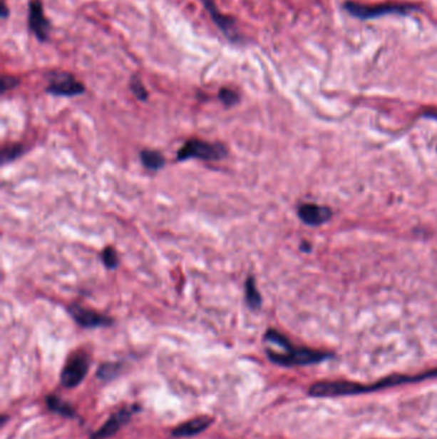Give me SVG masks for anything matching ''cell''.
I'll return each mask as SVG.
<instances>
[{
    "label": "cell",
    "instance_id": "obj_14",
    "mask_svg": "<svg viewBox=\"0 0 437 439\" xmlns=\"http://www.w3.org/2000/svg\"><path fill=\"white\" fill-rule=\"evenodd\" d=\"M140 159H141V163L150 171H158L165 163L163 156L157 151H148V149L141 151Z\"/></svg>",
    "mask_w": 437,
    "mask_h": 439
},
{
    "label": "cell",
    "instance_id": "obj_17",
    "mask_svg": "<svg viewBox=\"0 0 437 439\" xmlns=\"http://www.w3.org/2000/svg\"><path fill=\"white\" fill-rule=\"evenodd\" d=\"M25 153V146L22 144H12L6 146L1 151V163L6 165L9 162H13L14 159L19 158Z\"/></svg>",
    "mask_w": 437,
    "mask_h": 439
},
{
    "label": "cell",
    "instance_id": "obj_21",
    "mask_svg": "<svg viewBox=\"0 0 437 439\" xmlns=\"http://www.w3.org/2000/svg\"><path fill=\"white\" fill-rule=\"evenodd\" d=\"M19 84V80L17 77L4 76L1 79V93H6L8 90L16 88Z\"/></svg>",
    "mask_w": 437,
    "mask_h": 439
},
{
    "label": "cell",
    "instance_id": "obj_15",
    "mask_svg": "<svg viewBox=\"0 0 437 439\" xmlns=\"http://www.w3.org/2000/svg\"><path fill=\"white\" fill-rule=\"evenodd\" d=\"M245 299H247V305L252 310H258L262 306V297L259 292L255 286L253 276H249L245 281Z\"/></svg>",
    "mask_w": 437,
    "mask_h": 439
},
{
    "label": "cell",
    "instance_id": "obj_1",
    "mask_svg": "<svg viewBox=\"0 0 437 439\" xmlns=\"http://www.w3.org/2000/svg\"><path fill=\"white\" fill-rule=\"evenodd\" d=\"M437 376V371H432L428 374H422V375L414 376H393V378H386L381 382L374 383V384H358V383L351 382H318L313 384L309 388V395L312 397H319V398H329V397H345V395H364L374 390H380V389L390 388V387H396L406 383L419 382L427 378Z\"/></svg>",
    "mask_w": 437,
    "mask_h": 439
},
{
    "label": "cell",
    "instance_id": "obj_20",
    "mask_svg": "<svg viewBox=\"0 0 437 439\" xmlns=\"http://www.w3.org/2000/svg\"><path fill=\"white\" fill-rule=\"evenodd\" d=\"M218 98L223 103V106L228 107V109L239 103V94L234 90L228 89V88H223V89L220 90Z\"/></svg>",
    "mask_w": 437,
    "mask_h": 439
},
{
    "label": "cell",
    "instance_id": "obj_16",
    "mask_svg": "<svg viewBox=\"0 0 437 439\" xmlns=\"http://www.w3.org/2000/svg\"><path fill=\"white\" fill-rule=\"evenodd\" d=\"M120 371H122V365L118 363H106L99 366V369L96 371V376L104 380V382H109V380H113L114 378L120 375Z\"/></svg>",
    "mask_w": 437,
    "mask_h": 439
},
{
    "label": "cell",
    "instance_id": "obj_4",
    "mask_svg": "<svg viewBox=\"0 0 437 439\" xmlns=\"http://www.w3.org/2000/svg\"><path fill=\"white\" fill-rule=\"evenodd\" d=\"M346 12L359 19H374L387 14H406L412 12L416 6L412 4H399V3H384L376 6H364L353 1L345 3Z\"/></svg>",
    "mask_w": 437,
    "mask_h": 439
},
{
    "label": "cell",
    "instance_id": "obj_23",
    "mask_svg": "<svg viewBox=\"0 0 437 439\" xmlns=\"http://www.w3.org/2000/svg\"><path fill=\"white\" fill-rule=\"evenodd\" d=\"M6 420H8V418L6 416H1V425H4L6 424Z\"/></svg>",
    "mask_w": 437,
    "mask_h": 439
},
{
    "label": "cell",
    "instance_id": "obj_6",
    "mask_svg": "<svg viewBox=\"0 0 437 439\" xmlns=\"http://www.w3.org/2000/svg\"><path fill=\"white\" fill-rule=\"evenodd\" d=\"M140 410H141L140 405H130L115 411L109 416L108 420L104 423V425L91 434L90 439H108L113 437L120 432V428L125 427L127 423L131 420L133 414L139 413Z\"/></svg>",
    "mask_w": 437,
    "mask_h": 439
},
{
    "label": "cell",
    "instance_id": "obj_7",
    "mask_svg": "<svg viewBox=\"0 0 437 439\" xmlns=\"http://www.w3.org/2000/svg\"><path fill=\"white\" fill-rule=\"evenodd\" d=\"M46 91L53 96H76L83 94L85 86L70 74L57 72L51 74Z\"/></svg>",
    "mask_w": 437,
    "mask_h": 439
},
{
    "label": "cell",
    "instance_id": "obj_11",
    "mask_svg": "<svg viewBox=\"0 0 437 439\" xmlns=\"http://www.w3.org/2000/svg\"><path fill=\"white\" fill-rule=\"evenodd\" d=\"M213 418L210 416H199L195 419L182 423L181 425L172 430V435L176 438H189L197 434L203 433L213 424Z\"/></svg>",
    "mask_w": 437,
    "mask_h": 439
},
{
    "label": "cell",
    "instance_id": "obj_9",
    "mask_svg": "<svg viewBox=\"0 0 437 439\" xmlns=\"http://www.w3.org/2000/svg\"><path fill=\"white\" fill-rule=\"evenodd\" d=\"M29 26L40 41H46L49 39L51 24L45 17L43 3L40 0H31L29 3Z\"/></svg>",
    "mask_w": 437,
    "mask_h": 439
},
{
    "label": "cell",
    "instance_id": "obj_2",
    "mask_svg": "<svg viewBox=\"0 0 437 439\" xmlns=\"http://www.w3.org/2000/svg\"><path fill=\"white\" fill-rule=\"evenodd\" d=\"M227 156V148L221 143H210L200 139H190L186 141L178 152V162L189 159L202 161H221Z\"/></svg>",
    "mask_w": 437,
    "mask_h": 439
},
{
    "label": "cell",
    "instance_id": "obj_8",
    "mask_svg": "<svg viewBox=\"0 0 437 439\" xmlns=\"http://www.w3.org/2000/svg\"><path fill=\"white\" fill-rule=\"evenodd\" d=\"M68 312L77 324L85 329H96L101 326H110L113 324V320L108 316L101 315L93 310H88L76 303L68 307Z\"/></svg>",
    "mask_w": 437,
    "mask_h": 439
},
{
    "label": "cell",
    "instance_id": "obj_18",
    "mask_svg": "<svg viewBox=\"0 0 437 439\" xmlns=\"http://www.w3.org/2000/svg\"><path fill=\"white\" fill-rule=\"evenodd\" d=\"M130 89L133 93V96H136L139 101H143V102H145L148 101V91H146L145 86H144V84L141 83V80H140L138 76L131 77V81H130Z\"/></svg>",
    "mask_w": 437,
    "mask_h": 439
},
{
    "label": "cell",
    "instance_id": "obj_5",
    "mask_svg": "<svg viewBox=\"0 0 437 439\" xmlns=\"http://www.w3.org/2000/svg\"><path fill=\"white\" fill-rule=\"evenodd\" d=\"M89 368L90 358L88 353H85L83 350L75 352L68 357L67 363H64L61 373V384L64 388H76L88 375Z\"/></svg>",
    "mask_w": 437,
    "mask_h": 439
},
{
    "label": "cell",
    "instance_id": "obj_13",
    "mask_svg": "<svg viewBox=\"0 0 437 439\" xmlns=\"http://www.w3.org/2000/svg\"><path fill=\"white\" fill-rule=\"evenodd\" d=\"M45 402H46L48 410L54 414L61 415L67 419H73L76 416L75 408H72L68 402L61 400L58 395H49L46 397Z\"/></svg>",
    "mask_w": 437,
    "mask_h": 439
},
{
    "label": "cell",
    "instance_id": "obj_19",
    "mask_svg": "<svg viewBox=\"0 0 437 439\" xmlns=\"http://www.w3.org/2000/svg\"><path fill=\"white\" fill-rule=\"evenodd\" d=\"M102 261L107 268L113 270V268H117L118 263H120V258H118L115 249L112 248V247H107L104 249L102 252Z\"/></svg>",
    "mask_w": 437,
    "mask_h": 439
},
{
    "label": "cell",
    "instance_id": "obj_10",
    "mask_svg": "<svg viewBox=\"0 0 437 439\" xmlns=\"http://www.w3.org/2000/svg\"><path fill=\"white\" fill-rule=\"evenodd\" d=\"M203 1L205 9L210 13V17L213 19V22L216 24L220 30H221L231 41H240V36L237 35L236 27H235V21L230 19L227 16L222 14L218 8H217L215 0H202Z\"/></svg>",
    "mask_w": 437,
    "mask_h": 439
},
{
    "label": "cell",
    "instance_id": "obj_22",
    "mask_svg": "<svg viewBox=\"0 0 437 439\" xmlns=\"http://www.w3.org/2000/svg\"><path fill=\"white\" fill-rule=\"evenodd\" d=\"M8 16H9V9L6 6V3H3L1 4V19H6Z\"/></svg>",
    "mask_w": 437,
    "mask_h": 439
},
{
    "label": "cell",
    "instance_id": "obj_12",
    "mask_svg": "<svg viewBox=\"0 0 437 439\" xmlns=\"http://www.w3.org/2000/svg\"><path fill=\"white\" fill-rule=\"evenodd\" d=\"M299 217L303 223L311 226H318L321 223L329 221L332 212L327 207L317 206V204H303L299 207Z\"/></svg>",
    "mask_w": 437,
    "mask_h": 439
},
{
    "label": "cell",
    "instance_id": "obj_3",
    "mask_svg": "<svg viewBox=\"0 0 437 439\" xmlns=\"http://www.w3.org/2000/svg\"><path fill=\"white\" fill-rule=\"evenodd\" d=\"M267 356L276 365L292 368V366H305L312 363H318L327 360L329 355L318 350H308V348H295L290 345L285 352H274L267 350Z\"/></svg>",
    "mask_w": 437,
    "mask_h": 439
}]
</instances>
